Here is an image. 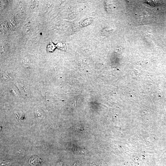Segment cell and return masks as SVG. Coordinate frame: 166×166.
Here are the masks:
<instances>
[{"label":"cell","instance_id":"cell-1","mask_svg":"<svg viewBox=\"0 0 166 166\" xmlns=\"http://www.w3.org/2000/svg\"><path fill=\"white\" fill-rule=\"evenodd\" d=\"M42 161L39 157L34 156L30 158L29 161V164L33 166H35L40 165Z\"/></svg>","mask_w":166,"mask_h":166}]
</instances>
